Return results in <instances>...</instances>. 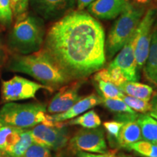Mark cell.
I'll return each mask as SVG.
<instances>
[{"label":"cell","instance_id":"1","mask_svg":"<svg viewBox=\"0 0 157 157\" xmlns=\"http://www.w3.org/2000/svg\"><path fill=\"white\" fill-rule=\"evenodd\" d=\"M105 36L102 25L89 13L71 12L47 31L43 48L71 80H80L105 63Z\"/></svg>","mask_w":157,"mask_h":157},{"label":"cell","instance_id":"2","mask_svg":"<svg viewBox=\"0 0 157 157\" xmlns=\"http://www.w3.org/2000/svg\"><path fill=\"white\" fill-rule=\"evenodd\" d=\"M7 69L27 74L52 92L72 81L43 48L29 55L13 54L7 62Z\"/></svg>","mask_w":157,"mask_h":157},{"label":"cell","instance_id":"3","mask_svg":"<svg viewBox=\"0 0 157 157\" xmlns=\"http://www.w3.org/2000/svg\"><path fill=\"white\" fill-rule=\"evenodd\" d=\"M46 31L42 17L24 13L17 21L7 36L8 49L14 54L29 55L43 48Z\"/></svg>","mask_w":157,"mask_h":157},{"label":"cell","instance_id":"4","mask_svg":"<svg viewBox=\"0 0 157 157\" xmlns=\"http://www.w3.org/2000/svg\"><path fill=\"white\" fill-rule=\"evenodd\" d=\"M145 13V7L135 5L128 1L105 39V58H112L119 52L135 32Z\"/></svg>","mask_w":157,"mask_h":157},{"label":"cell","instance_id":"5","mask_svg":"<svg viewBox=\"0 0 157 157\" xmlns=\"http://www.w3.org/2000/svg\"><path fill=\"white\" fill-rule=\"evenodd\" d=\"M0 124L23 129H30L39 124L51 126L46 105L39 102L5 103L0 109Z\"/></svg>","mask_w":157,"mask_h":157},{"label":"cell","instance_id":"6","mask_svg":"<svg viewBox=\"0 0 157 157\" xmlns=\"http://www.w3.org/2000/svg\"><path fill=\"white\" fill-rule=\"evenodd\" d=\"M41 90L52 92L50 88L23 76L15 75L2 82L1 97L4 103L32 99Z\"/></svg>","mask_w":157,"mask_h":157},{"label":"cell","instance_id":"7","mask_svg":"<svg viewBox=\"0 0 157 157\" xmlns=\"http://www.w3.org/2000/svg\"><path fill=\"white\" fill-rule=\"evenodd\" d=\"M70 148L74 151H83L102 154L108 152L105 132L103 128L79 129L68 141Z\"/></svg>","mask_w":157,"mask_h":157},{"label":"cell","instance_id":"8","mask_svg":"<svg viewBox=\"0 0 157 157\" xmlns=\"http://www.w3.org/2000/svg\"><path fill=\"white\" fill-rule=\"evenodd\" d=\"M157 17V9L147 10L137 25L135 42V56L138 70H142L148 58L153 25Z\"/></svg>","mask_w":157,"mask_h":157},{"label":"cell","instance_id":"9","mask_svg":"<svg viewBox=\"0 0 157 157\" xmlns=\"http://www.w3.org/2000/svg\"><path fill=\"white\" fill-rule=\"evenodd\" d=\"M34 143L50 151H59L68 143L69 132L66 126H50L39 124L29 129Z\"/></svg>","mask_w":157,"mask_h":157},{"label":"cell","instance_id":"10","mask_svg":"<svg viewBox=\"0 0 157 157\" xmlns=\"http://www.w3.org/2000/svg\"><path fill=\"white\" fill-rule=\"evenodd\" d=\"M135 36L136 31H135L115 58L109 65V66L119 68L127 81L129 82H137L140 78L135 56Z\"/></svg>","mask_w":157,"mask_h":157},{"label":"cell","instance_id":"11","mask_svg":"<svg viewBox=\"0 0 157 157\" xmlns=\"http://www.w3.org/2000/svg\"><path fill=\"white\" fill-rule=\"evenodd\" d=\"M29 5L42 19L57 21L72 12L76 0H29Z\"/></svg>","mask_w":157,"mask_h":157},{"label":"cell","instance_id":"12","mask_svg":"<svg viewBox=\"0 0 157 157\" xmlns=\"http://www.w3.org/2000/svg\"><path fill=\"white\" fill-rule=\"evenodd\" d=\"M81 86V82H75L60 87L47 107L48 114L63 113L73 106L82 98L78 93Z\"/></svg>","mask_w":157,"mask_h":157},{"label":"cell","instance_id":"13","mask_svg":"<svg viewBox=\"0 0 157 157\" xmlns=\"http://www.w3.org/2000/svg\"><path fill=\"white\" fill-rule=\"evenodd\" d=\"M101 103L102 97L95 94H91L86 97L82 98L73 106L63 113L48 114V120L51 126H56V124L66 122L85 113L93 108L101 105Z\"/></svg>","mask_w":157,"mask_h":157},{"label":"cell","instance_id":"14","mask_svg":"<svg viewBox=\"0 0 157 157\" xmlns=\"http://www.w3.org/2000/svg\"><path fill=\"white\" fill-rule=\"evenodd\" d=\"M129 0H95L87 7V11L95 18L112 20L119 17Z\"/></svg>","mask_w":157,"mask_h":157},{"label":"cell","instance_id":"15","mask_svg":"<svg viewBox=\"0 0 157 157\" xmlns=\"http://www.w3.org/2000/svg\"><path fill=\"white\" fill-rule=\"evenodd\" d=\"M143 70L146 79L157 87V17L153 25L148 58Z\"/></svg>","mask_w":157,"mask_h":157},{"label":"cell","instance_id":"16","mask_svg":"<svg viewBox=\"0 0 157 157\" xmlns=\"http://www.w3.org/2000/svg\"><path fill=\"white\" fill-rule=\"evenodd\" d=\"M136 119L124 121L117 140L118 147L127 149L130 145L142 140L140 129Z\"/></svg>","mask_w":157,"mask_h":157},{"label":"cell","instance_id":"17","mask_svg":"<svg viewBox=\"0 0 157 157\" xmlns=\"http://www.w3.org/2000/svg\"><path fill=\"white\" fill-rule=\"evenodd\" d=\"M34 143L29 129H23L17 140L0 153V157H21Z\"/></svg>","mask_w":157,"mask_h":157},{"label":"cell","instance_id":"18","mask_svg":"<svg viewBox=\"0 0 157 157\" xmlns=\"http://www.w3.org/2000/svg\"><path fill=\"white\" fill-rule=\"evenodd\" d=\"M119 87L124 95L147 101H151L154 94V90L151 86L138 82L127 81Z\"/></svg>","mask_w":157,"mask_h":157},{"label":"cell","instance_id":"19","mask_svg":"<svg viewBox=\"0 0 157 157\" xmlns=\"http://www.w3.org/2000/svg\"><path fill=\"white\" fill-rule=\"evenodd\" d=\"M136 120L140 127L142 140L156 143L157 120L149 113H141L137 116Z\"/></svg>","mask_w":157,"mask_h":157},{"label":"cell","instance_id":"20","mask_svg":"<svg viewBox=\"0 0 157 157\" xmlns=\"http://www.w3.org/2000/svg\"><path fill=\"white\" fill-rule=\"evenodd\" d=\"M94 80H102L104 82H111L117 87H119L127 81L119 68L109 66L105 68H101L96 72L94 75Z\"/></svg>","mask_w":157,"mask_h":157},{"label":"cell","instance_id":"21","mask_svg":"<svg viewBox=\"0 0 157 157\" xmlns=\"http://www.w3.org/2000/svg\"><path fill=\"white\" fill-rule=\"evenodd\" d=\"M66 125H78L83 128H96L101 125V119L94 110H90L78 117L66 121Z\"/></svg>","mask_w":157,"mask_h":157},{"label":"cell","instance_id":"22","mask_svg":"<svg viewBox=\"0 0 157 157\" xmlns=\"http://www.w3.org/2000/svg\"><path fill=\"white\" fill-rule=\"evenodd\" d=\"M23 129L7 125H2L0 127V153L17 140Z\"/></svg>","mask_w":157,"mask_h":157},{"label":"cell","instance_id":"23","mask_svg":"<svg viewBox=\"0 0 157 157\" xmlns=\"http://www.w3.org/2000/svg\"><path fill=\"white\" fill-rule=\"evenodd\" d=\"M127 150L133 151L144 157H157V144L146 140H139L130 145Z\"/></svg>","mask_w":157,"mask_h":157},{"label":"cell","instance_id":"24","mask_svg":"<svg viewBox=\"0 0 157 157\" xmlns=\"http://www.w3.org/2000/svg\"><path fill=\"white\" fill-rule=\"evenodd\" d=\"M97 82V87L101 93L102 98L109 99L121 100L124 96L121 90L115 84L109 82H104L102 80L95 81Z\"/></svg>","mask_w":157,"mask_h":157},{"label":"cell","instance_id":"25","mask_svg":"<svg viewBox=\"0 0 157 157\" xmlns=\"http://www.w3.org/2000/svg\"><path fill=\"white\" fill-rule=\"evenodd\" d=\"M107 109L119 114L124 113H136L135 111L130 109L122 100L109 99L102 98V103Z\"/></svg>","mask_w":157,"mask_h":157},{"label":"cell","instance_id":"26","mask_svg":"<svg viewBox=\"0 0 157 157\" xmlns=\"http://www.w3.org/2000/svg\"><path fill=\"white\" fill-rule=\"evenodd\" d=\"M122 101L135 112L141 113H148L151 111V105L150 101L139 99L131 96L124 95Z\"/></svg>","mask_w":157,"mask_h":157},{"label":"cell","instance_id":"27","mask_svg":"<svg viewBox=\"0 0 157 157\" xmlns=\"http://www.w3.org/2000/svg\"><path fill=\"white\" fill-rule=\"evenodd\" d=\"M124 124V121H108L103 123V127L106 131L107 137L111 143H117V140L120 129Z\"/></svg>","mask_w":157,"mask_h":157},{"label":"cell","instance_id":"28","mask_svg":"<svg viewBox=\"0 0 157 157\" xmlns=\"http://www.w3.org/2000/svg\"><path fill=\"white\" fill-rule=\"evenodd\" d=\"M13 17L10 0H0V23L5 25H10Z\"/></svg>","mask_w":157,"mask_h":157},{"label":"cell","instance_id":"29","mask_svg":"<svg viewBox=\"0 0 157 157\" xmlns=\"http://www.w3.org/2000/svg\"><path fill=\"white\" fill-rule=\"evenodd\" d=\"M21 157H51V151L46 147L33 143Z\"/></svg>","mask_w":157,"mask_h":157},{"label":"cell","instance_id":"30","mask_svg":"<svg viewBox=\"0 0 157 157\" xmlns=\"http://www.w3.org/2000/svg\"><path fill=\"white\" fill-rule=\"evenodd\" d=\"M13 16H21L26 13L29 5V0H10Z\"/></svg>","mask_w":157,"mask_h":157},{"label":"cell","instance_id":"31","mask_svg":"<svg viewBox=\"0 0 157 157\" xmlns=\"http://www.w3.org/2000/svg\"><path fill=\"white\" fill-rule=\"evenodd\" d=\"M7 50L6 47L4 45L2 41L0 39V68L6 63L7 60Z\"/></svg>","mask_w":157,"mask_h":157},{"label":"cell","instance_id":"32","mask_svg":"<svg viewBox=\"0 0 157 157\" xmlns=\"http://www.w3.org/2000/svg\"><path fill=\"white\" fill-rule=\"evenodd\" d=\"M95 1V0H76L77 11H82Z\"/></svg>","mask_w":157,"mask_h":157},{"label":"cell","instance_id":"33","mask_svg":"<svg viewBox=\"0 0 157 157\" xmlns=\"http://www.w3.org/2000/svg\"><path fill=\"white\" fill-rule=\"evenodd\" d=\"M135 5L139 6V7H145L146 6L148 5L151 2L152 0H129Z\"/></svg>","mask_w":157,"mask_h":157},{"label":"cell","instance_id":"34","mask_svg":"<svg viewBox=\"0 0 157 157\" xmlns=\"http://www.w3.org/2000/svg\"><path fill=\"white\" fill-rule=\"evenodd\" d=\"M150 102L151 105V111L157 113V92L154 95H153V97L151 99Z\"/></svg>","mask_w":157,"mask_h":157},{"label":"cell","instance_id":"35","mask_svg":"<svg viewBox=\"0 0 157 157\" xmlns=\"http://www.w3.org/2000/svg\"><path fill=\"white\" fill-rule=\"evenodd\" d=\"M149 114H150V116L151 117H152L153 118H154L155 119H156V120H157V113H154V112H149L148 113Z\"/></svg>","mask_w":157,"mask_h":157},{"label":"cell","instance_id":"36","mask_svg":"<svg viewBox=\"0 0 157 157\" xmlns=\"http://www.w3.org/2000/svg\"><path fill=\"white\" fill-rule=\"evenodd\" d=\"M117 157H132V156H129V155L125 154H119L117 155Z\"/></svg>","mask_w":157,"mask_h":157},{"label":"cell","instance_id":"37","mask_svg":"<svg viewBox=\"0 0 157 157\" xmlns=\"http://www.w3.org/2000/svg\"><path fill=\"white\" fill-rule=\"evenodd\" d=\"M2 127V124H0V127Z\"/></svg>","mask_w":157,"mask_h":157},{"label":"cell","instance_id":"38","mask_svg":"<svg viewBox=\"0 0 157 157\" xmlns=\"http://www.w3.org/2000/svg\"><path fill=\"white\" fill-rule=\"evenodd\" d=\"M156 144H157V142H156Z\"/></svg>","mask_w":157,"mask_h":157},{"label":"cell","instance_id":"39","mask_svg":"<svg viewBox=\"0 0 157 157\" xmlns=\"http://www.w3.org/2000/svg\"><path fill=\"white\" fill-rule=\"evenodd\" d=\"M57 157H58V156H57Z\"/></svg>","mask_w":157,"mask_h":157}]
</instances>
